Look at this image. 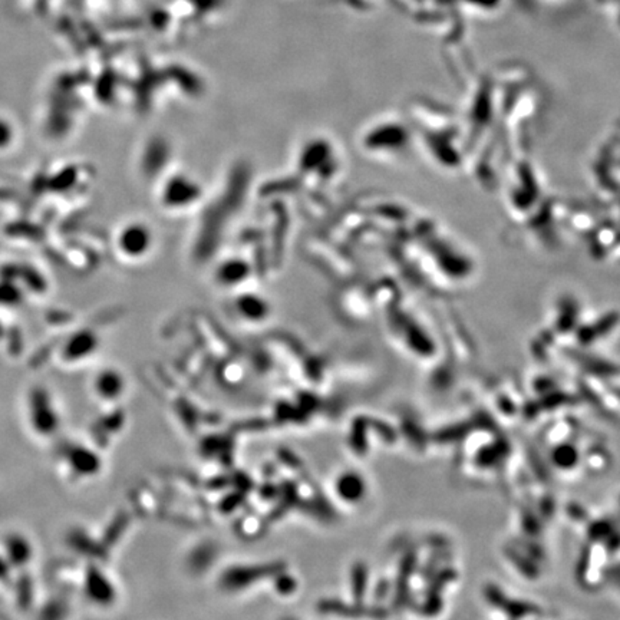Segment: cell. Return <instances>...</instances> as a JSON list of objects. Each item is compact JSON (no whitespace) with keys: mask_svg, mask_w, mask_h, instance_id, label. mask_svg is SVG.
<instances>
[{"mask_svg":"<svg viewBox=\"0 0 620 620\" xmlns=\"http://www.w3.org/2000/svg\"><path fill=\"white\" fill-rule=\"evenodd\" d=\"M336 497L349 506L359 504L368 494V483L356 470H343L333 483Z\"/></svg>","mask_w":620,"mask_h":620,"instance_id":"obj_2","label":"cell"},{"mask_svg":"<svg viewBox=\"0 0 620 620\" xmlns=\"http://www.w3.org/2000/svg\"><path fill=\"white\" fill-rule=\"evenodd\" d=\"M550 459L559 470L570 471L577 467V464L580 461V452L574 444L562 442L555 447Z\"/></svg>","mask_w":620,"mask_h":620,"instance_id":"obj_4","label":"cell"},{"mask_svg":"<svg viewBox=\"0 0 620 620\" xmlns=\"http://www.w3.org/2000/svg\"><path fill=\"white\" fill-rule=\"evenodd\" d=\"M125 380L118 370L104 369L101 370L94 380V390L97 397L105 401L118 400L124 394Z\"/></svg>","mask_w":620,"mask_h":620,"instance_id":"obj_3","label":"cell"},{"mask_svg":"<svg viewBox=\"0 0 620 620\" xmlns=\"http://www.w3.org/2000/svg\"><path fill=\"white\" fill-rule=\"evenodd\" d=\"M31 428L41 438H50L59 429V412L45 390H33L28 401Z\"/></svg>","mask_w":620,"mask_h":620,"instance_id":"obj_1","label":"cell"}]
</instances>
